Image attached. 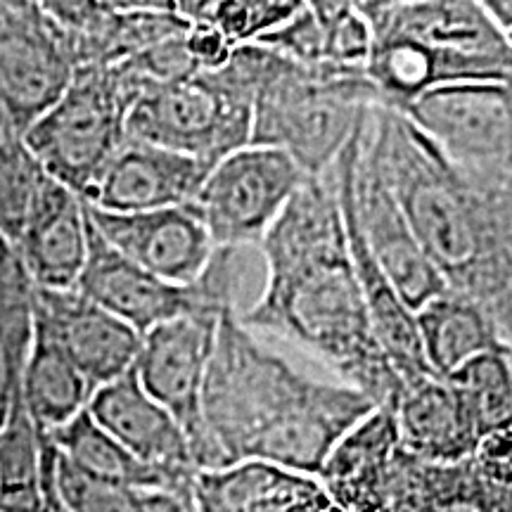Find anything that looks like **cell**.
I'll use <instances>...</instances> for the list:
<instances>
[{
  "mask_svg": "<svg viewBox=\"0 0 512 512\" xmlns=\"http://www.w3.org/2000/svg\"><path fill=\"white\" fill-rule=\"evenodd\" d=\"M302 3H256V0H226V3H174L178 15L188 22H204L219 29L233 48L271 34L299 10Z\"/></svg>",
  "mask_w": 512,
  "mask_h": 512,
  "instance_id": "83f0119b",
  "label": "cell"
},
{
  "mask_svg": "<svg viewBox=\"0 0 512 512\" xmlns=\"http://www.w3.org/2000/svg\"><path fill=\"white\" fill-rule=\"evenodd\" d=\"M252 100V60L235 48L214 72L145 88L126 117V138L214 166L252 140Z\"/></svg>",
  "mask_w": 512,
  "mask_h": 512,
  "instance_id": "5b68a950",
  "label": "cell"
},
{
  "mask_svg": "<svg viewBox=\"0 0 512 512\" xmlns=\"http://www.w3.org/2000/svg\"><path fill=\"white\" fill-rule=\"evenodd\" d=\"M318 491L323 486L316 477L254 460L197 470L192 477V505L197 512H285Z\"/></svg>",
  "mask_w": 512,
  "mask_h": 512,
  "instance_id": "44dd1931",
  "label": "cell"
},
{
  "mask_svg": "<svg viewBox=\"0 0 512 512\" xmlns=\"http://www.w3.org/2000/svg\"><path fill=\"white\" fill-rule=\"evenodd\" d=\"M88 413L143 463L176 477L197 472L183 427L140 387L133 370L100 387L88 403Z\"/></svg>",
  "mask_w": 512,
  "mask_h": 512,
  "instance_id": "ac0fdd59",
  "label": "cell"
},
{
  "mask_svg": "<svg viewBox=\"0 0 512 512\" xmlns=\"http://www.w3.org/2000/svg\"><path fill=\"white\" fill-rule=\"evenodd\" d=\"M285 512H387L380 505H339L332 503L325 491H318L316 496L304 498V501L294 503Z\"/></svg>",
  "mask_w": 512,
  "mask_h": 512,
  "instance_id": "836d02e7",
  "label": "cell"
},
{
  "mask_svg": "<svg viewBox=\"0 0 512 512\" xmlns=\"http://www.w3.org/2000/svg\"><path fill=\"white\" fill-rule=\"evenodd\" d=\"M74 72V64L46 10L38 27L0 41L3 126L10 133L24 136L62 98L74 79Z\"/></svg>",
  "mask_w": 512,
  "mask_h": 512,
  "instance_id": "e0dca14e",
  "label": "cell"
},
{
  "mask_svg": "<svg viewBox=\"0 0 512 512\" xmlns=\"http://www.w3.org/2000/svg\"><path fill=\"white\" fill-rule=\"evenodd\" d=\"M15 252L31 285L72 290L88 254L86 202L46 174Z\"/></svg>",
  "mask_w": 512,
  "mask_h": 512,
  "instance_id": "2e32d148",
  "label": "cell"
},
{
  "mask_svg": "<svg viewBox=\"0 0 512 512\" xmlns=\"http://www.w3.org/2000/svg\"><path fill=\"white\" fill-rule=\"evenodd\" d=\"M138 98L140 88L117 64L81 67L22 138L41 169L83 200L126 143V117Z\"/></svg>",
  "mask_w": 512,
  "mask_h": 512,
  "instance_id": "8992f818",
  "label": "cell"
},
{
  "mask_svg": "<svg viewBox=\"0 0 512 512\" xmlns=\"http://www.w3.org/2000/svg\"><path fill=\"white\" fill-rule=\"evenodd\" d=\"M86 211L117 252L171 285H195L216 252L195 202L140 214H110L88 204Z\"/></svg>",
  "mask_w": 512,
  "mask_h": 512,
  "instance_id": "5bb4252c",
  "label": "cell"
},
{
  "mask_svg": "<svg viewBox=\"0 0 512 512\" xmlns=\"http://www.w3.org/2000/svg\"><path fill=\"white\" fill-rule=\"evenodd\" d=\"M221 313H190L145 332L133 363L140 387L174 415L197 470H216L202 422V389Z\"/></svg>",
  "mask_w": 512,
  "mask_h": 512,
  "instance_id": "7c38bea8",
  "label": "cell"
},
{
  "mask_svg": "<svg viewBox=\"0 0 512 512\" xmlns=\"http://www.w3.org/2000/svg\"><path fill=\"white\" fill-rule=\"evenodd\" d=\"M373 408L349 384L294 368L240 323L238 306H223L202 389L216 470L254 460L318 477L337 441Z\"/></svg>",
  "mask_w": 512,
  "mask_h": 512,
  "instance_id": "7a4b0ae2",
  "label": "cell"
},
{
  "mask_svg": "<svg viewBox=\"0 0 512 512\" xmlns=\"http://www.w3.org/2000/svg\"><path fill=\"white\" fill-rule=\"evenodd\" d=\"M48 439L53 441L57 453L72 463L76 470L86 475L107 479L133 486L138 491H190L192 477H176L169 472L143 463L133 456L128 448L119 444L112 434H107L91 418V413L83 411L72 422L50 432Z\"/></svg>",
  "mask_w": 512,
  "mask_h": 512,
  "instance_id": "603a6c76",
  "label": "cell"
},
{
  "mask_svg": "<svg viewBox=\"0 0 512 512\" xmlns=\"http://www.w3.org/2000/svg\"><path fill=\"white\" fill-rule=\"evenodd\" d=\"M19 394L34 425L50 434L88 411L95 389L55 344L34 332Z\"/></svg>",
  "mask_w": 512,
  "mask_h": 512,
  "instance_id": "cb8c5ba5",
  "label": "cell"
},
{
  "mask_svg": "<svg viewBox=\"0 0 512 512\" xmlns=\"http://www.w3.org/2000/svg\"><path fill=\"white\" fill-rule=\"evenodd\" d=\"M486 10L494 15L505 34H512V0H486Z\"/></svg>",
  "mask_w": 512,
  "mask_h": 512,
  "instance_id": "d590c367",
  "label": "cell"
},
{
  "mask_svg": "<svg viewBox=\"0 0 512 512\" xmlns=\"http://www.w3.org/2000/svg\"><path fill=\"white\" fill-rule=\"evenodd\" d=\"M384 505L389 512H512V422L458 463H422L401 448Z\"/></svg>",
  "mask_w": 512,
  "mask_h": 512,
  "instance_id": "8fae6325",
  "label": "cell"
},
{
  "mask_svg": "<svg viewBox=\"0 0 512 512\" xmlns=\"http://www.w3.org/2000/svg\"><path fill=\"white\" fill-rule=\"evenodd\" d=\"M363 143L448 290L482 306L512 349V185L467 176L392 107L370 110Z\"/></svg>",
  "mask_w": 512,
  "mask_h": 512,
  "instance_id": "3957f363",
  "label": "cell"
},
{
  "mask_svg": "<svg viewBox=\"0 0 512 512\" xmlns=\"http://www.w3.org/2000/svg\"><path fill=\"white\" fill-rule=\"evenodd\" d=\"M373 36H401L451 64L463 83L512 79V38L477 0L354 3Z\"/></svg>",
  "mask_w": 512,
  "mask_h": 512,
  "instance_id": "9c48e42d",
  "label": "cell"
},
{
  "mask_svg": "<svg viewBox=\"0 0 512 512\" xmlns=\"http://www.w3.org/2000/svg\"><path fill=\"white\" fill-rule=\"evenodd\" d=\"M510 38H512V34H510ZM510 86H512V79H510Z\"/></svg>",
  "mask_w": 512,
  "mask_h": 512,
  "instance_id": "74e56055",
  "label": "cell"
},
{
  "mask_svg": "<svg viewBox=\"0 0 512 512\" xmlns=\"http://www.w3.org/2000/svg\"><path fill=\"white\" fill-rule=\"evenodd\" d=\"M332 169L349 192L351 209L370 254L392 280L408 309L415 313L422 304L444 292V278L415 238L411 221L403 214L380 164L363 143V126L349 140Z\"/></svg>",
  "mask_w": 512,
  "mask_h": 512,
  "instance_id": "30bf717a",
  "label": "cell"
},
{
  "mask_svg": "<svg viewBox=\"0 0 512 512\" xmlns=\"http://www.w3.org/2000/svg\"><path fill=\"white\" fill-rule=\"evenodd\" d=\"M259 249L264 287L240 323L309 351L375 406L392 403L403 384L370 325L332 169L306 178Z\"/></svg>",
  "mask_w": 512,
  "mask_h": 512,
  "instance_id": "6da1fadb",
  "label": "cell"
},
{
  "mask_svg": "<svg viewBox=\"0 0 512 512\" xmlns=\"http://www.w3.org/2000/svg\"><path fill=\"white\" fill-rule=\"evenodd\" d=\"M396 112L467 176L512 185L510 83H451Z\"/></svg>",
  "mask_w": 512,
  "mask_h": 512,
  "instance_id": "52a82bcc",
  "label": "cell"
},
{
  "mask_svg": "<svg viewBox=\"0 0 512 512\" xmlns=\"http://www.w3.org/2000/svg\"><path fill=\"white\" fill-rule=\"evenodd\" d=\"M0 131H8V128L3 126V117H0Z\"/></svg>",
  "mask_w": 512,
  "mask_h": 512,
  "instance_id": "8d00e7d4",
  "label": "cell"
},
{
  "mask_svg": "<svg viewBox=\"0 0 512 512\" xmlns=\"http://www.w3.org/2000/svg\"><path fill=\"white\" fill-rule=\"evenodd\" d=\"M50 439L24 411L22 399L0 430V512L41 494Z\"/></svg>",
  "mask_w": 512,
  "mask_h": 512,
  "instance_id": "484cf974",
  "label": "cell"
},
{
  "mask_svg": "<svg viewBox=\"0 0 512 512\" xmlns=\"http://www.w3.org/2000/svg\"><path fill=\"white\" fill-rule=\"evenodd\" d=\"M24 278H27V273H24L22 264H19L15 245H12L5 235H0V287L12 285V283H17V280H24Z\"/></svg>",
  "mask_w": 512,
  "mask_h": 512,
  "instance_id": "e575fe53",
  "label": "cell"
},
{
  "mask_svg": "<svg viewBox=\"0 0 512 512\" xmlns=\"http://www.w3.org/2000/svg\"><path fill=\"white\" fill-rule=\"evenodd\" d=\"M185 48L200 72H214L223 67L235 50L219 29L204 22H190V29L185 31Z\"/></svg>",
  "mask_w": 512,
  "mask_h": 512,
  "instance_id": "4dcf8cb0",
  "label": "cell"
},
{
  "mask_svg": "<svg viewBox=\"0 0 512 512\" xmlns=\"http://www.w3.org/2000/svg\"><path fill=\"white\" fill-rule=\"evenodd\" d=\"M34 332L55 344L98 392L136 363L140 337L131 325L74 290H31Z\"/></svg>",
  "mask_w": 512,
  "mask_h": 512,
  "instance_id": "4fadbf2b",
  "label": "cell"
},
{
  "mask_svg": "<svg viewBox=\"0 0 512 512\" xmlns=\"http://www.w3.org/2000/svg\"><path fill=\"white\" fill-rule=\"evenodd\" d=\"M211 164L126 138L86 192L88 207L110 214H140L197 200Z\"/></svg>",
  "mask_w": 512,
  "mask_h": 512,
  "instance_id": "9a60e30c",
  "label": "cell"
},
{
  "mask_svg": "<svg viewBox=\"0 0 512 512\" xmlns=\"http://www.w3.org/2000/svg\"><path fill=\"white\" fill-rule=\"evenodd\" d=\"M306 178L278 147L249 143L216 162L195 200L214 247H259Z\"/></svg>",
  "mask_w": 512,
  "mask_h": 512,
  "instance_id": "ba28073f",
  "label": "cell"
},
{
  "mask_svg": "<svg viewBox=\"0 0 512 512\" xmlns=\"http://www.w3.org/2000/svg\"><path fill=\"white\" fill-rule=\"evenodd\" d=\"M27 278L0 287V430L22 399L24 366L34 342V309Z\"/></svg>",
  "mask_w": 512,
  "mask_h": 512,
  "instance_id": "4316f807",
  "label": "cell"
},
{
  "mask_svg": "<svg viewBox=\"0 0 512 512\" xmlns=\"http://www.w3.org/2000/svg\"><path fill=\"white\" fill-rule=\"evenodd\" d=\"M392 406L401 448L422 463H458L482 441L444 377L403 384Z\"/></svg>",
  "mask_w": 512,
  "mask_h": 512,
  "instance_id": "ffe728a7",
  "label": "cell"
},
{
  "mask_svg": "<svg viewBox=\"0 0 512 512\" xmlns=\"http://www.w3.org/2000/svg\"><path fill=\"white\" fill-rule=\"evenodd\" d=\"M46 171L22 136L0 131V235L15 245Z\"/></svg>",
  "mask_w": 512,
  "mask_h": 512,
  "instance_id": "f1b7e54d",
  "label": "cell"
},
{
  "mask_svg": "<svg viewBox=\"0 0 512 512\" xmlns=\"http://www.w3.org/2000/svg\"><path fill=\"white\" fill-rule=\"evenodd\" d=\"M399 451L394 406L382 403L337 441L316 479L332 503L380 505L387 510L384 486Z\"/></svg>",
  "mask_w": 512,
  "mask_h": 512,
  "instance_id": "d6986e66",
  "label": "cell"
},
{
  "mask_svg": "<svg viewBox=\"0 0 512 512\" xmlns=\"http://www.w3.org/2000/svg\"><path fill=\"white\" fill-rule=\"evenodd\" d=\"M55 489L67 512H147L145 491L86 475L60 453L55 458Z\"/></svg>",
  "mask_w": 512,
  "mask_h": 512,
  "instance_id": "f546056e",
  "label": "cell"
},
{
  "mask_svg": "<svg viewBox=\"0 0 512 512\" xmlns=\"http://www.w3.org/2000/svg\"><path fill=\"white\" fill-rule=\"evenodd\" d=\"M415 328L434 377H448L486 351L510 349L482 306L448 287L415 311Z\"/></svg>",
  "mask_w": 512,
  "mask_h": 512,
  "instance_id": "7402d4cb",
  "label": "cell"
},
{
  "mask_svg": "<svg viewBox=\"0 0 512 512\" xmlns=\"http://www.w3.org/2000/svg\"><path fill=\"white\" fill-rule=\"evenodd\" d=\"M55 458H57V451H55L53 441H50L46 475H43L41 494H38L34 501L15 505V508H8L3 512H67V508L62 505L60 496H57V489H55Z\"/></svg>",
  "mask_w": 512,
  "mask_h": 512,
  "instance_id": "1f68e13d",
  "label": "cell"
},
{
  "mask_svg": "<svg viewBox=\"0 0 512 512\" xmlns=\"http://www.w3.org/2000/svg\"><path fill=\"white\" fill-rule=\"evenodd\" d=\"M375 105L380 95L363 69L304 67L261 46L249 143L278 147L306 176H323Z\"/></svg>",
  "mask_w": 512,
  "mask_h": 512,
  "instance_id": "277c9868",
  "label": "cell"
},
{
  "mask_svg": "<svg viewBox=\"0 0 512 512\" xmlns=\"http://www.w3.org/2000/svg\"><path fill=\"white\" fill-rule=\"evenodd\" d=\"M147 512H197L190 491H145Z\"/></svg>",
  "mask_w": 512,
  "mask_h": 512,
  "instance_id": "d6a6232c",
  "label": "cell"
},
{
  "mask_svg": "<svg viewBox=\"0 0 512 512\" xmlns=\"http://www.w3.org/2000/svg\"><path fill=\"white\" fill-rule=\"evenodd\" d=\"M444 380L482 439L512 422V349L479 354Z\"/></svg>",
  "mask_w": 512,
  "mask_h": 512,
  "instance_id": "d4e9b609",
  "label": "cell"
}]
</instances>
